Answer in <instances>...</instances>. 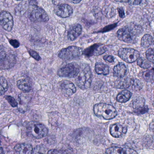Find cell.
<instances>
[{
	"label": "cell",
	"instance_id": "6da1fadb",
	"mask_svg": "<svg viewBox=\"0 0 154 154\" xmlns=\"http://www.w3.org/2000/svg\"><path fill=\"white\" fill-rule=\"evenodd\" d=\"M94 113L98 117H102L106 120L113 119L116 116L117 111L112 105L100 103L94 106Z\"/></svg>",
	"mask_w": 154,
	"mask_h": 154
},
{
	"label": "cell",
	"instance_id": "7a4b0ae2",
	"mask_svg": "<svg viewBox=\"0 0 154 154\" xmlns=\"http://www.w3.org/2000/svg\"><path fill=\"white\" fill-rule=\"evenodd\" d=\"M92 80V75L89 66L86 65L76 77L77 85L82 90H86L90 87Z\"/></svg>",
	"mask_w": 154,
	"mask_h": 154
},
{
	"label": "cell",
	"instance_id": "3957f363",
	"mask_svg": "<svg viewBox=\"0 0 154 154\" xmlns=\"http://www.w3.org/2000/svg\"><path fill=\"white\" fill-rule=\"evenodd\" d=\"M27 15L29 19L34 22H45L49 20V16L46 12L36 5H30Z\"/></svg>",
	"mask_w": 154,
	"mask_h": 154
},
{
	"label": "cell",
	"instance_id": "277c9868",
	"mask_svg": "<svg viewBox=\"0 0 154 154\" xmlns=\"http://www.w3.org/2000/svg\"><path fill=\"white\" fill-rule=\"evenodd\" d=\"M83 51L82 49L79 47L70 46L61 50L58 56L63 60H71L79 57L83 54Z\"/></svg>",
	"mask_w": 154,
	"mask_h": 154
},
{
	"label": "cell",
	"instance_id": "5b68a950",
	"mask_svg": "<svg viewBox=\"0 0 154 154\" xmlns=\"http://www.w3.org/2000/svg\"><path fill=\"white\" fill-rule=\"evenodd\" d=\"M119 57L127 63H132L139 58L140 53L138 51L130 48L120 49L118 51Z\"/></svg>",
	"mask_w": 154,
	"mask_h": 154
},
{
	"label": "cell",
	"instance_id": "8992f818",
	"mask_svg": "<svg viewBox=\"0 0 154 154\" xmlns=\"http://www.w3.org/2000/svg\"><path fill=\"white\" fill-rule=\"evenodd\" d=\"M80 71L79 65L75 63L68 64L59 69L58 75L61 77L75 78L77 75Z\"/></svg>",
	"mask_w": 154,
	"mask_h": 154
},
{
	"label": "cell",
	"instance_id": "52a82bcc",
	"mask_svg": "<svg viewBox=\"0 0 154 154\" xmlns=\"http://www.w3.org/2000/svg\"><path fill=\"white\" fill-rule=\"evenodd\" d=\"M29 130L30 134L37 139L46 136L49 132L48 128L45 125L36 122H33L30 125Z\"/></svg>",
	"mask_w": 154,
	"mask_h": 154
},
{
	"label": "cell",
	"instance_id": "ba28073f",
	"mask_svg": "<svg viewBox=\"0 0 154 154\" xmlns=\"http://www.w3.org/2000/svg\"><path fill=\"white\" fill-rule=\"evenodd\" d=\"M117 36L120 40L127 43H134L136 42L137 36L127 26L119 29L117 32Z\"/></svg>",
	"mask_w": 154,
	"mask_h": 154
},
{
	"label": "cell",
	"instance_id": "9c48e42d",
	"mask_svg": "<svg viewBox=\"0 0 154 154\" xmlns=\"http://www.w3.org/2000/svg\"><path fill=\"white\" fill-rule=\"evenodd\" d=\"M1 49V69H8L14 66L16 61L15 57L12 54H7L4 49Z\"/></svg>",
	"mask_w": 154,
	"mask_h": 154
},
{
	"label": "cell",
	"instance_id": "30bf717a",
	"mask_svg": "<svg viewBox=\"0 0 154 154\" xmlns=\"http://www.w3.org/2000/svg\"><path fill=\"white\" fill-rule=\"evenodd\" d=\"M0 23L3 29L6 31L10 32L12 29L14 25L13 18L9 12L5 11L1 12Z\"/></svg>",
	"mask_w": 154,
	"mask_h": 154
},
{
	"label": "cell",
	"instance_id": "8fae6325",
	"mask_svg": "<svg viewBox=\"0 0 154 154\" xmlns=\"http://www.w3.org/2000/svg\"><path fill=\"white\" fill-rule=\"evenodd\" d=\"M106 50L105 46L102 44H96L86 49L83 51V54L87 57L99 56L105 53Z\"/></svg>",
	"mask_w": 154,
	"mask_h": 154
},
{
	"label": "cell",
	"instance_id": "7c38bea8",
	"mask_svg": "<svg viewBox=\"0 0 154 154\" xmlns=\"http://www.w3.org/2000/svg\"><path fill=\"white\" fill-rule=\"evenodd\" d=\"M54 12L56 15L61 18L70 17L73 13L72 7L67 4H61L55 7Z\"/></svg>",
	"mask_w": 154,
	"mask_h": 154
},
{
	"label": "cell",
	"instance_id": "4fadbf2b",
	"mask_svg": "<svg viewBox=\"0 0 154 154\" xmlns=\"http://www.w3.org/2000/svg\"><path fill=\"white\" fill-rule=\"evenodd\" d=\"M60 86L62 94L66 97L72 96L76 92L77 90L75 85L69 81H62L60 82Z\"/></svg>",
	"mask_w": 154,
	"mask_h": 154
},
{
	"label": "cell",
	"instance_id": "5bb4252c",
	"mask_svg": "<svg viewBox=\"0 0 154 154\" xmlns=\"http://www.w3.org/2000/svg\"><path fill=\"white\" fill-rule=\"evenodd\" d=\"M127 132V128L119 124L112 125L110 128V134L113 137H119L126 134Z\"/></svg>",
	"mask_w": 154,
	"mask_h": 154
},
{
	"label": "cell",
	"instance_id": "9a60e30c",
	"mask_svg": "<svg viewBox=\"0 0 154 154\" xmlns=\"http://www.w3.org/2000/svg\"><path fill=\"white\" fill-rule=\"evenodd\" d=\"M14 150L17 154H32V146L30 144L20 143L16 145Z\"/></svg>",
	"mask_w": 154,
	"mask_h": 154
},
{
	"label": "cell",
	"instance_id": "2e32d148",
	"mask_svg": "<svg viewBox=\"0 0 154 154\" xmlns=\"http://www.w3.org/2000/svg\"><path fill=\"white\" fill-rule=\"evenodd\" d=\"M82 31L81 25L80 24H76L68 32V38L70 40H75L81 34Z\"/></svg>",
	"mask_w": 154,
	"mask_h": 154
},
{
	"label": "cell",
	"instance_id": "e0dca14e",
	"mask_svg": "<svg viewBox=\"0 0 154 154\" xmlns=\"http://www.w3.org/2000/svg\"><path fill=\"white\" fill-rule=\"evenodd\" d=\"M113 72H114V75L115 76L119 79H122L124 78L126 75L127 68L124 64L120 63L114 67Z\"/></svg>",
	"mask_w": 154,
	"mask_h": 154
},
{
	"label": "cell",
	"instance_id": "ac0fdd59",
	"mask_svg": "<svg viewBox=\"0 0 154 154\" xmlns=\"http://www.w3.org/2000/svg\"><path fill=\"white\" fill-rule=\"evenodd\" d=\"M133 79L132 78L127 77L126 78H122L120 79L117 80L115 82V87L119 89L127 88L131 87Z\"/></svg>",
	"mask_w": 154,
	"mask_h": 154
},
{
	"label": "cell",
	"instance_id": "d6986e66",
	"mask_svg": "<svg viewBox=\"0 0 154 154\" xmlns=\"http://www.w3.org/2000/svg\"><path fill=\"white\" fill-rule=\"evenodd\" d=\"M17 86L19 89L24 92H29L32 89L30 82L27 79H23L17 82Z\"/></svg>",
	"mask_w": 154,
	"mask_h": 154
},
{
	"label": "cell",
	"instance_id": "ffe728a7",
	"mask_svg": "<svg viewBox=\"0 0 154 154\" xmlns=\"http://www.w3.org/2000/svg\"><path fill=\"white\" fill-rule=\"evenodd\" d=\"M29 3L27 1H23L14 9V13L17 16L23 15L29 8Z\"/></svg>",
	"mask_w": 154,
	"mask_h": 154
},
{
	"label": "cell",
	"instance_id": "44dd1931",
	"mask_svg": "<svg viewBox=\"0 0 154 154\" xmlns=\"http://www.w3.org/2000/svg\"><path fill=\"white\" fill-rule=\"evenodd\" d=\"M95 71L98 75H106L109 73L108 66L102 63H97L95 66Z\"/></svg>",
	"mask_w": 154,
	"mask_h": 154
},
{
	"label": "cell",
	"instance_id": "7402d4cb",
	"mask_svg": "<svg viewBox=\"0 0 154 154\" xmlns=\"http://www.w3.org/2000/svg\"><path fill=\"white\" fill-rule=\"evenodd\" d=\"M132 97V93L128 90H124L117 96L116 100L120 103H125L129 100Z\"/></svg>",
	"mask_w": 154,
	"mask_h": 154
},
{
	"label": "cell",
	"instance_id": "603a6c76",
	"mask_svg": "<svg viewBox=\"0 0 154 154\" xmlns=\"http://www.w3.org/2000/svg\"><path fill=\"white\" fill-rule=\"evenodd\" d=\"M153 38L151 35L146 34L144 35L141 40V45L144 48H148L154 44Z\"/></svg>",
	"mask_w": 154,
	"mask_h": 154
},
{
	"label": "cell",
	"instance_id": "cb8c5ba5",
	"mask_svg": "<svg viewBox=\"0 0 154 154\" xmlns=\"http://www.w3.org/2000/svg\"><path fill=\"white\" fill-rule=\"evenodd\" d=\"M145 102V100L144 98L142 97H137L132 101L131 104H132V107L134 109H136L144 106Z\"/></svg>",
	"mask_w": 154,
	"mask_h": 154
},
{
	"label": "cell",
	"instance_id": "d4e9b609",
	"mask_svg": "<svg viewBox=\"0 0 154 154\" xmlns=\"http://www.w3.org/2000/svg\"><path fill=\"white\" fill-rule=\"evenodd\" d=\"M103 13L106 17L111 18L115 14V10L113 6L107 5L103 8Z\"/></svg>",
	"mask_w": 154,
	"mask_h": 154
},
{
	"label": "cell",
	"instance_id": "484cf974",
	"mask_svg": "<svg viewBox=\"0 0 154 154\" xmlns=\"http://www.w3.org/2000/svg\"><path fill=\"white\" fill-rule=\"evenodd\" d=\"M107 154H124V149L121 147L114 146L109 147L106 150Z\"/></svg>",
	"mask_w": 154,
	"mask_h": 154
},
{
	"label": "cell",
	"instance_id": "4316f807",
	"mask_svg": "<svg viewBox=\"0 0 154 154\" xmlns=\"http://www.w3.org/2000/svg\"><path fill=\"white\" fill-rule=\"evenodd\" d=\"M150 61L147 59L144 58H139L137 60V64L140 67L145 69L149 68L151 66V64Z\"/></svg>",
	"mask_w": 154,
	"mask_h": 154
},
{
	"label": "cell",
	"instance_id": "83f0119b",
	"mask_svg": "<svg viewBox=\"0 0 154 154\" xmlns=\"http://www.w3.org/2000/svg\"><path fill=\"white\" fill-rule=\"evenodd\" d=\"M8 85L7 81L3 77H1V86H0V94L3 95L8 89Z\"/></svg>",
	"mask_w": 154,
	"mask_h": 154
},
{
	"label": "cell",
	"instance_id": "f1b7e54d",
	"mask_svg": "<svg viewBox=\"0 0 154 154\" xmlns=\"http://www.w3.org/2000/svg\"><path fill=\"white\" fill-rule=\"evenodd\" d=\"M131 87L134 90H139L143 87L142 82L137 79H133Z\"/></svg>",
	"mask_w": 154,
	"mask_h": 154
},
{
	"label": "cell",
	"instance_id": "f546056e",
	"mask_svg": "<svg viewBox=\"0 0 154 154\" xmlns=\"http://www.w3.org/2000/svg\"><path fill=\"white\" fill-rule=\"evenodd\" d=\"M154 75H153L152 71L151 70H147L143 72V77L146 81H152L153 80Z\"/></svg>",
	"mask_w": 154,
	"mask_h": 154
},
{
	"label": "cell",
	"instance_id": "4dcf8cb0",
	"mask_svg": "<svg viewBox=\"0 0 154 154\" xmlns=\"http://www.w3.org/2000/svg\"><path fill=\"white\" fill-rule=\"evenodd\" d=\"M146 58L150 62L154 63V50L153 49L149 48L146 51Z\"/></svg>",
	"mask_w": 154,
	"mask_h": 154
},
{
	"label": "cell",
	"instance_id": "1f68e13d",
	"mask_svg": "<svg viewBox=\"0 0 154 154\" xmlns=\"http://www.w3.org/2000/svg\"><path fill=\"white\" fill-rule=\"evenodd\" d=\"M148 110H149V109H148V107L147 106H144L142 107L136 109L134 110V112L135 114H138V115H143V114L147 113Z\"/></svg>",
	"mask_w": 154,
	"mask_h": 154
},
{
	"label": "cell",
	"instance_id": "d6a6232c",
	"mask_svg": "<svg viewBox=\"0 0 154 154\" xmlns=\"http://www.w3.org/2000/svg\"><path fill=\"white\" fill-rule=\"evenodd\" d=\"M5 99L13 107H17L18 106V103L15 100V99L13 97L10 96H5Z\"/></svg>",
	"mask_w": 154,
	"mask_h": 154
},
{
	"label": "cell",
	"instance_id": "836d02e7",
	"mask_svg": "<svg viewBox=\"0 0 154 154\" xmlns=\"http://www.w3.org/2000/svg\"><path fill=\"white\" fill-rule=\"evenodd\" d=\"M47 154H69V153L65 150L52 149V150H49Z\"/></svg>",
	"mask_w": 154,
	"mask_h": 154
},
{
	"label": "cell",
	"instance_id": "e575fe53",
	"mask_svg": "<svg viewBox=\"0 0 154 154\" xmlns=\"http://www.w3.org/2000/svg\"><path fill=\"white\" fill-rule=\"evenodd\" d=\"M29 53L30 55L34 59L36 60L39 61V60H40L41 59L40 57L39 56V54L36 51H34L33 50L29 49Z\"/></svg>",
	"mask_w": 154,
	"mask_h": 154
},
{
	"label": "cell",
	"instance_id": "d590c367",
	"mask_svg": "<svg viewBox=\"0 0 154 154\" xmlns=\"http://www.w3.org/2000/svg\"><path fill=\"white\" fill-rule=\"evenodd\" d=\"M117 24L115 23V24H111V25H108V26H106L104 28V29H102L101 30L99 31V32H106L108 31L111 30L112 29L115 28V27H116Z\"/></svg>",
	"mask_w": 154,
	"mask_h": 154
},
{
	"label": "cell",
	"instance_id": "8d00e7d4",
	"mask_svg": "<svg viewBox=\"0 0 154 154\" xmlns=\"http://www.w3.org/2000/svg\"><path fill=\"white\" fill-rule=\"evenodd\" d=\"M9 43L13 48H17L19 47L20 45V42L17 40L15 39H10L9 40Z\"/></svg>",
	"mask_w": 154,
	"mask_h": 154
},
{
	"label": "cell",
	"instance_id": "74e56055",
	"mask_svg": "<svg viewBox=\"0 0 154 154\" xmlns=\"http://www.w3.org/2000/svg\"><path fill=\"white\" fill-rule=\"evenodd\" d=\"M104 60L106 62H109V63H113L115 61V59L114 57L110 55H107V56H105L103 57Z\"/></svg>",
	"mask_w": 154,
	"mask_h": 154
},
{
	"label": "cell",
	"instance_id": "f35d334b",
	"mask_svg": "<svg viewBox=\"0 0 154 154\" xmlns=\"http://www.w3.org/2000/svg\"><path fill=\"white\" fill-rule=\"evenodd\" d=\"M118 14H119L120 18H124L125 14L124 10V8L123 7H118Z\"/></svg>",
	"mask_w": 154,
	"mask_h": 154
},
{
	"label": "cell",
	"instance_id": "ab89813d",
	"mask_svg": "<svg viewBox=\"0 0 154 154\" xmlns=\"http://www.w3.org/2000/svg\"><path fill=\"white\" fill-rule=\"evenodd\" d=\"M124 154H138L136 151L131 148H126L124 149Z\"/></svg>",
	"mask_w": 154,
	"mask_h": 154
},
{
	"label": "cell",
	"instance_id": "60d3db41",
	"mask_svg": "<svg viewBox=\"0 0 154 154\" xmlns=\"http://www.w3.org/2000/svg\"><path fill=\"white\" fill-rule=\"evenodd\" d=\"M143 0H129L128 3L129 4L132 5H138L140 4Z\"/></svg>",
	"mask_w": 154,
	"mask_h": 154
},
{
	"label": "cell",
	"instance_id": "b9f144b4",
	"mask_svg": "<svg viewBox=\"0 0 154 154\" xmlns=\"http://www.w3.org/2000/svg\"><path fill=\"white\" fill-rule=\"evenodd\" d=\"M63 0H52V2H53V4L55 5H58L60 4V2Z\"/></svg>",
	"mask_w": 154,
	"mask_h": 154
},
{
	"label": "cell",
	"instance_id": "7bdbcfd3",
	"mask_svg": "<svg viewBox=\"0 0 154 154\" xmlns=\"http://www.w3.org/2000/svg\"><path fill=\"white\" fill-rule=\"evenodd\" d=\"M150 130L152 132H154V121H152L151 124H150Z\"/></svg>",
	"mask_w": 154,
	"mask_h": 154
},
{
	"label": "cell",
	"instance_id": "ee69618b",
	"mask_svg": "<svg viewBox=\"0 0 154 154\" xmlns=\"http://www.w3.org/2000/svg\"><path fill=\"white\" fill-rule=\"evenodd\" d=\"M70 2L74 4H77L80 2L82 0H67Z\"/></svg>",
	"mask_w": 154,
	"mask_h": 154
},
{
	"label": "cell",
	"instance_id": "f6af8a7d",
	"mask_svg": "<svg viewBox=\"0 0 154 154\" xmlns=\"http://www.w3.org/2000/svg\"><path fill=\"white\" fill-rule=\"evenodd\" d=\"M115 1L118 2L127 3L128 2L129 0H115Z\"/></svg>",
	"mask_w": 154,
	"mask_h": 154
},
{
	"label": "cell",
	"instance_id": "bcb514c9",
	"mask_svg": "<svg viewBox=\"0 0 154 154\" xmlns=\"http://www.w3.org/2000/svg\"><path fill=\"white\" fill-rule=\"evenodd\" d=\"M0 154H4V152L3 149L2 147H1V152H0Z\"/></svg>",
	"mask_w": 154,
	"mask_h": 154
},
{
	"label": "cell",
	"instance_id": "7dc6e473",
	"mask_svg": "<svg viewBox=\"0 0 154 154\" xmlns=\"http://www.w3.org/2000/svg\"><path fill=\"white\" fill-rule=\"evenodd\" d=\"M151 71H152V73L153 75L154 76V68L152 69H151Z\"/></svg>",
	"mask_w": 154,
	"mask_h": 154
},
{
	"label": "cell",
	"instance_id": "c3c4849f",
	"mask_svg": "<svg viewBox=\"0 0 154 154\" xmlns=\"http://www.w3.org/2000/svg\"><path fill=\"white\" fill-rule=\"evenodd\" d=\"M35 154H42L41 153L39 152H38L35 153Z\"/></svg>",
	"mask_w": 154,
	"mask_h": 154
},
{
	"label": "cell",
	"instance_id": "681fc988",
	"mask_svg": "<svg viewBox=\"0 0 154 154\" xmlns=\"http://www.w3.org/2000/svg\"><path fill=\"white\" fill-rule=\"evenodd\" d=\"M15 1H23V0H15Z\"/></svg>",
	"mask_w": 154,
	"mask_h": 154
},
{
	"label": "cell",
	"instance_id": "f907efd6",
	"mask_svg": "<svg viewBox=\"0 0 154 154\" xmlns=\"http://www.w3.org/2000/svg\"></svg>",
	"mask_w": 154,
	"mask_h": 154
}]
</instances>
